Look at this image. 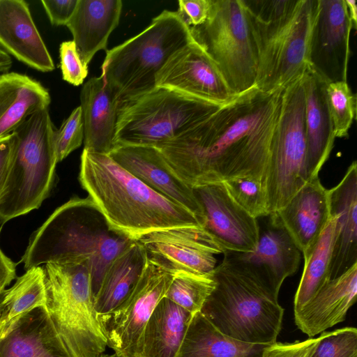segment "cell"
<instances>
[{
  "label": "cell",
  "instance_id": "30bf717a",
  "mask_svg": "<svg viewBox=\"0 0 357 357\" xmlns=\"http://www.w3.org/2000/svg\"><path fill=\"white\" fill-rule=\"evenodd\" d=\"M190 28L236 95L255 86L257 50L243 0H211L206 20Z\"/></svg>",
  "mask_w": 357,
  "mask_h": 357
},
{
  "label": "cell",
  "instance_id": "2e32d148",
  "mask_svg": "<svg viewBox=\"0 0 357 357\" xmlns=\"http://www.w3.org/2000/svg\"><path fill=\"white\" fill-rule=\"evenodd\" d=\"M149 257L174 272L210 273L223 250L202 226L156 231L139 240Z\"/></svg>",
  "mask_w": 357,
  "mask_h": 357
},
{
  "label": "cell",
  "instance_id": "5b68a950",
  "mask_svg": "<svg viewBox=\"0 0 357 357\" xmlns=\"http://www.w3.org/2000/svg\"><path fill=\"white\" fill-rule=\"evenodd\" d=\"M132 241L111 229L89 197H75L56 208L33 234L22 261L27 270L86 259L94 296L110 262Z\"/></svg>",
  "mask_w": 357,
  "mask_h": 357
},
{
  "label": "cell",
  "instance_id": "44dd1931",
  "mask_svg": "<svg viewBox=\"0 0 357 357\" xmlns=\"http://www.w3.org/2000/svg\"><path fill=\"white\" fill-rule=\"evenodd\" d=\"M303 82L306 167L310 180L319 176L333 148L335 136L326 99L328 82L310 66L303 74Z\"/></svg>",
  "mask_w": 357,
  "mask_h": 357
},
{
  "label": "cell",
  "instance_id": "ac0fdd59",
  "mask_svg": "<svg viewBox=\"0 0 357 357\" xmlns=\"http://www.w3.org/2000/svg\"><path fill=\"white\" fill-rule=\"evenodd\" d=\"M0 45L9 55L43 73L54 69L53 59L24 0H0Z\"/></svg>",
  "mask_w": 357,
  "mask_h": 357
},
{
  "label": "cell",
  "instance_id": "277c9868",
  "mask_svg": "<svg viewBox=\"0 0 357 357\" xmlns=\"http://www.w3.org/2000/svg\"><path fill=\"white\" fill-rule=\"evenodd\" d=\"M257 50L255 86L282 90L310 67L312 32L319 0H243Z\"/></svg>",
  "mask_w": 357,
  "mask_h": 357
},
{
  "label": "cell",
  "instance_id": "7bdbcfd3",
  "mask_svg": "<svg viewBox=\"0 0 357 357\" xmlns=\"http://www.w3.org/2000/svg\"><path fill=\"white\" fill-rule=\"evenodd\" d=\"M15 278V264L0 249V287L6 288Z\"/></svg>",
  "mask_w": 357,
  "mask_h": 357
},
{
  "label": "cell",
  "instance_id": "83f0119b",
  "mask_svg": "<svg viewBox=\"0 0 357 357\" xmlns=\"http://www.w3.org/2000/svg\"><path fill=\"white\" fill-rule=\"evenodd\" d=\"M147 256L142 243L135 241L114 258L94 295L98 314L112 311L123 301L137 282Z\"/></svg>",
  "mask_w": 357,
  "mask_h": 357
},
{
  "label": "cell",
  "instance_id": "8fae6325",
  "mask_svg": "<svg viewBox=\"0 0 357 357\" xmlns=\"http://www.w3.org/2000/svg\"><path fill=\"white\" fill-rule=\"evenodd\" d=\"M303 75L282 91L265 190L269 214L284 207L308 181Z\"/></svg>",
  "mask_w": 357,
  "mask_h": 357
},
{
  "label": "cell",
  "instance_id": "d590c367",
  "mask_svg": "<svg viewBox=\"0 0 357 357\" xmlns=\"http://www.w3.org/2000/svg\"><path fill=\"white\" fill-rule=\"evenodd\" d=\"M310 357H357V329L344 327L320 333Z\"/></svg>",
  "mask_w": 357,
  "mask_h": 357
},
{
  "label": "cell",
  "instance_id": "b9f144b4",
  "mask_svg": "<svg viewBox=\"0 0 357 357\" xmlns=\"http://www.w3.org/2000/svg\"><path fill=\"white\" fill-rule=\"evenodd\" d=\"M16 147L14 132L0 138V198L6 186Z\"/></svg>",
  "mask_w": 357,
  "mask_h": 357
},
{
  "label": "cell",
  "instance_id": "603a6c76",
  "mask_svg": "<svg viewBox=\"0 0 357 357\" xmlns=\"http://www.w3.org/2000/svg\"><path fill=\"white\" fill-rule=\"evenodd\" d=\"M268 222L251 252H238L239 257L256 268L280 291L284 280L298 270L301 252L276 213L267 215Z\"/></svg>",
  "mask_w": 357,
  "mask_h": 357
},
{
  "label": "cell",
  "instance_id": "f546056e",
  "mask_svg": "<svg viewBox=\"0 0 357 357\" xmlns=\"http://www.w3.org/2000/svg\"><path fill=\"white\" fill-rule=\"evenodd\" d=\"M193 315L163 298L145 326L141 357H175Z\"/></svg>",
  "mask_w": 357,
  "mask_h": 357
},
{
  "label": "cell",
  "instance_id": "d6a6232c",
  "mask_svg": "<svg viewBox=\"0 0 357 357\" xmlns=\"http://www.w3.org/2000/svg\"><path fill=\"white\" fill-rule=\"evenodd\" d=\"M215 286L213 271L210 273L178 271L165 298L195 314L201 312Z\"/></svg>",
  "mask_w": 357,
  "mask_h": 357
},
{
  "label": "cell",
  "instance_id": "4dcf8cb0",
  "mask_svg": "<svg viewBox=\"0 0 357 357\" xmlns=\"http://www.w3.org/2000/svg\"><path fill=\"white\" fill-rule=\"evenodd\" d=\"M46 308L43 268L35 266L6 289L0 303V338L22 315L37 307Z\"/></svg>",
  "mask_w": 357,
  "mask_h": 357
},
{
  "label": "cell",
  "instance_id": "7c38bea8",
  "mask_svg": "<svg viewBox=\"0 0 357 357\" xmlns=\"http://www.w3.org/2000/svg\"><path fill=\"white\" fill-rule=\"evenodd\" d=\"M175 275L176 272L147 256L137 282L123 301L112 311L98 314L107 347L116 355L141 357L145 326Z\"/></svg>",
  "mask_w": 357,
  "mask_h": 357
},
{
  "label": "cell",
  "instance_id": "836d02e7",
  "mask_svg": "<svg viewBox=\"0 0 357 357\" xmlns=\"http://www.w3.org/2000/svg\"><path fill=\"white\" fill-rule=\"evenodd\" d=\"M326 94L335 138L346 137L356 119V95L347 81L328 83Z\"/></svg>",
  "mask_w": 357,
  "mask_h": 357
},
{
  "label": "cell",
  "instance_id": "8d00e7d4",
  "mask_svg": "<svg viewBox=\"0 0 357 357\" xmlns=\"http://www.w3.org/2000/svg\"><path fill=\"white\" fill-rule=\"evenodd\" d=\"M55 141L58 162L81 146L84 141V124L80 106L74 109L56 130Z\"/></svg>",
  "mask_w": 357,
  "mask_h": 357
},
{
  "label": "cell",
  "instance_id": "4fadbf2b",
  "mask_svg": "<svg viewBox=\"0 0 357 357\" xmlns=\"http://www.w3.org/2000/svg\"><path fill=\"white\" fill-rule=\"evenodd\" d=\"M155 87L222 105L238 96L230 89L215 63L195 40L168 59L155 77Z\"/></svg>",
  "mask_w": 357,
  "mask_h": 357
},
{
  "label": "cell",
  "instance_id": "ab89813d",
  "mask_svg": "<svg viewBox=\"0 0 357 357\" xmlns=\"http://www.w3.org/2000/svg\"><path fill=\"white\" fill-rule=\"evenodd\" d=\"M177 13L190 26L202 24L207 19L211 0H179Z\"/></svg>",
  "mask_w": 357,
  "mask_h": 357
},
{
  "label": "cell",
  "instance_id": "f35d334b",
  "mask_svg": "<svg viewBox=\"0 0 357 357\" xmlns=\"http://www.w3.org/2000/svg\"><path fill=\"white\" fill-rule=\"evenodd\" d=\"M318 342L319 337L291 343L275 342L264 347L261 357H310Z\"/></svg>",
  "mask_w": 357,
  "mask_h": 357
},
{
  "label": "cell",
  "instance_id": "5bb4252c",
  "mask_svg": "<svg viewBox=\"0 0 357 357\" xmlns=\"http://www.w3.org/2000/svg\"><path fill=\"white\" fill-rule=\"evenodd\" d=\"M193 190L203 208L204 227L223 252H253L259 236L257 218L233 199L224 183L202 185Z\"/></svg>",
  "mask_w": 357,
  "mask_h": 357
},
{
  "label": "cell",
  "instance_id": "52a82bcc",
  "mask_svg": "<svg viewBox=\"0 0 357 357\" xmlns=\"http://www.w3.org/2000/svg\"><path fill=\"white\" fill-rule=\"evenodd\" d=\"M46 310L70 357H100L107 340L94 306L89 261L77 259L43 267Z\"/></svg>",
  "mask_w": 357,
  "mask_h": 357
},
{
  "label": "cell",
  "instance_id": "9c48e42d",
  "mask_svg": "<svg viewBox=\"0 0 357 357\" xmlns=\"http://www.w3.org/2000/svg\"><path fill=\"white\" fill-rule=\"evenodd\" d=\"M222 106L169 89L155 87L120 106L115 146H144L158 149Z\"/></svg>",
  "mask_w": 357,
  "mask_h": 357
},
{
  "label": "cell",
  "instance_id": "9a60e30c",
  "mask_svg": "<svg viewBox=\"0 0 357 357\" xmlns=\"http://www.w3.org/2000/svg\"><path fill=\"white\" fill-rule=\"evenodd\" d=\"M352 25L344 0H319L310 66L328 83L347 81Z\"/></svg>",
  "mask_w": 357,
  "mask_h": 357
},
{
  "label": "cell",
  "instance_id": "ee69618b",
  "mask_svg": "<svg viewBox=\"0 0 357 357\" xmlns=\"http://www.w3.org/2000/svg\"><path fill=\"white\" fill-rule=\"evenodd\" d=\"M347 6V10L349 19L352 25V29H356L357 26V6L354 0H344Z\"/></svg>",
  "mask_w": 357,
  "mask_h": 357
},
{
  "label": "cell",
  "instance_id": "7402d4cb",
  "mask_svg": "<svg viewBox=\"0 0 357 357\" xmlns=\"http://www.w3.org/2000/svg\"><path fill=\"white\" fill-rule=\"evenodd\" d=\"M331 214L335 218V236L331 279L357 264V163L354 160L342 180L329 190Z\"/></svg>",
  "mask_w": 357,
  "mask_h": 357
},
{
  "label": "cell",
  "instance_id": "484cf974",
  "mask_svg": "<svg viewBox=\"0 0 357 357\" xmlns=\"http://www.w3.org/2000/svg\"><path fill=\"white\" fill-rule=\"evenodd\" d=\"M0 357H70L45 307L20 317L0 338Z\"/></svg>",
  "mask_w": 357,
  "mask_h": 357
},
{
  "label": "cell",
  "instance_id": "ffe728a7",
  "mask_svg": "<svg viewBox=\"0 0 357 357\" xmlns=\"http://www.w3.org/2000/svg\"><path fill=\"white\" fill-rule=\"evenodd\" d=\"M357 297V264L331 279L305 305L294 310L297 327L309 338L344 321Z\"/></svg>",
  "mask_w": 357,
  "mask_h": 357
},
{
  "label": "cell",
  "instance_id": "4316f807",
  "mask_svg": "<svg viewBox=\"0 0 357 357\" xmlns=\"http://www.w3.org/2000/svg\"><path fill=\"white\" fill-rule=\"evenodd\" d=\"M49 91L38 81L15 72L0 75V138L12 134L30 116L49 108Z\"/></svg>",
  "mask_w": 357,
  "mask_h": 357
},
{
  "label": "cell",
  "instance_id": "74e56055",
  "mask_svg": "<svg viewBox=\"0 0 357 357\" xmlns=\"http://www.w3.org/2000/svg\"><path fill=\"white\" fill-rule=\"evenodd\" d=\"M59 55L63 79L74 86L82 84L88 75V67L82 61L74 42H63Z\"/></svg>",
  "mask_w": 357,
  "mask_h": 357
},
{
  "label": "cell",
  "instance_id": "bcb514c9",
  "mask_svg": "<svg viewBox=\"0 0 357 357\" xmlns=\"http://www.w3.org/2000/svg\"><path fill=\"white\" fill-rule=\"evenodd\" d=\"M6 289V288L0 287V303L1 301V299L3 298V294H4Z\"/></svg>",
  "mask_w": 357,
  "mask_h": 357
},
{
  "label": "cell",
  "instance_id": "f6af8a7d",
  "mask_svg": "<svg viewBox=\"0 0 357 357\" xmlns=\"http://www.w3.org/2000/svg\"><path fill=\"white\" fill-rule=\"evenodd\" d=\"M13 61L10 56L0 48V72L7 73L12 66Z\"/></svg>",
  "mask_w": 357,
  "mask_h": 357
},
{
  "label": "cell",
  "instance_id": "e575fe53",
  "mask_svg": "<svg viewBox=\"0 0 357 357\" xmlns=\"http://www.w3.org/2000/svg\"><path fill=\"white\" fill-rule=\"evenodd\" d=\"M233 199L255 218L268 215V202L263 182L253 177H241L223 183Z\"/></svg>",
  "mask_w": 357,
  "mask_h": 357
},
{
  "label": "cell",
  "instance_id": "cb8c5ba5",
  "mask_svg": "<svg viewBox=\"0 0 357 357\" xmlns=\"http://www.w3.org/2000/svg\"><path fill=\"white\" fill-rule=\"evenodd\" d=\"M84 149L109 154L114 148L119 103L100 77L90 78L80 92Z\"/></svg>",
  "mask_w": 357,
  "mask_h": 357
},
{
  "label": "cell",
  "instance_id": "f1b7e54d",
  "mask_svg": "<svg viewBox=\"0 0 357 357\" xmlns=\"http://www.w3.org/2000/svg\"><path fill=\"white\" fill-rule=\"evenodd\" d=\"M265 346L226 335L199 312L193 315L175 357H261Z\"/></svg>",
  "mask_w": 357,
  "mask_h": 357
},
{
  "label": "cell",
  "instance_id": "d4e9b609",
  "mask_svg": "<svg viewBox=\"0 0 357 357\" xmlns=\"http://www.w3.org/2000/svg\"><path fill=\"white\" fill-rule=\"evenodd\" d=\"M122 8L121 0H78L66 26L86 67L96 52L107 50L109 37L119 25Z\"/></svg>",
  "mask_w": 357,
  "mask_h": 357
},
{
  "label": "cell",
  "instance_id": "3957f363",
  "mask_svg": "<svg viewBox=\"0 0 357 357\" xmlns=\"http://www.w3.org/2000/svg\"><path fill=\"white\" fill-rule=\"evenodd\" d=\"M223 254L213 271L215 288L201 312L233 339L264 345L275 342L284 312L278 303L279 292L238 252Z\"/></svg>",
  "mask_w": 357,
  "mask_h": 357
},
{
  "label": "cell",
  "instance_id": "60d3db41",
  "mask_svg": "<svg viewBox=\"0 0 357 357\" xmlns=\"http://www.w3.org/2000/svg\"><path fill=\"white\" fill-rule=\"evenodd\" d=\"M41 3L52 25L66 26L75 10L78 0H43Z\"/></svg>",
  "mask_w": 357,
  "mask_h": 357
},
{
  "label": "cell",
  "instance_id": "7a4b0ae2",
  "mask_svg": "<svg viewBox=\"0 0 357 357\" xmlns=\"http://www.w3.org/2000/svg\"><path fill=\"white\" fill-rule=\"evenodd\" d=\"M79 181L108 225L131 240L166 229L202 226L190 211L150 188L108 154L83 149Z\"/></svg>",
  "mask_w": 357,
  "mask_h": 357
},
{
  "label": "cell",
  "instance_id": "6da1fadb",
  "mask_svg": "<svg viewBox=\"0 0 357 357\" xmlns=\"http://www.w3.org/2000/svg\"><path fill=\"white\" fill-rule=\"evenodd\" d=\"M282 91L254 86L158 149L192 188L241 177L265 186Z\"/></svg>",
  "mask_w": 357,
  "mask_h": 357
},
{
  "label": "cell",
  "instance_id": "1f68e13d",
  "mask_svg": "<svg viewBox=\"0 0 357 357\" xmlns=\"http://www.w3.org/2000/svg\"><path fill=\"white\" fill-rule=\"evenodd\" d=\"M335 236V218L330 220L319 238L303 255L304 268L295 294L294 310L305 305L331 280V264Z\"/></svg>",
  "mask_w": 357,
  "mask_h": 357
},
{
  "label": "cell",
  "instance_id": "8992f818",
  "mask_svg": "<svg viewBox=\"0 0 357 357\" xmlns=\"http://www.w3.org/2000/svg\"><path fill=\"white\" fill-rule=\"evenodd\" d=\"M177 11L164 10L142 31L106 51L100 77L119 107L155 88V77L168 59L193 41Z\"/></svg>",
  "mask_w": 357,
  "mask_h": 357
},
{
  "label": "cell",
  "instance_id": "7dc6e473",
  "mask_svg": "<svg viewBox=\"0 0 357 357\" xmlns=\"http://www.w3.org/2000/svg\"><path fill=\"white\" fill-rule=\"evenodd\" d=\"M100 357H120L117 355H116L115 354H102Z\"/></svg>",
  "mask_w": 357,
  "mask_h": 357
},
{
  "label": "cell",
  "instance_id": "d6986e66",
  "mask_svg": "<svg viewBox=\"0 0 357 357\" xmlns=\"http://www.w3.org/2000/svg\"><path fill=\"white\" fill-rule=\"evenodd\" d=\"M275 213L303 256L330 220L329 190L324 187L319 176L312 178Z\"/></svg>",
  "mask_w": 357,
  "mask_h": 357
},
{
  "label": "cell",
  "instance_id": "ba28073f",
  "mask_svg": "<svg viewBox=\"0 0 357 357\" xmlns=\"http://www.w3.org/2000/svg\"><path fill=\"white\" fill-rule=\"evenodd\" d=\"M56 130L46 108L33 114L13 132L16 147L0 198L3 222L38 208L49 195L58 162Z\"/></svg>",
  "mask_w": 357,
  "mask_h": 357
},
{
  "label": "cell",
  "instance_id": "e0dca14e",
  "mask_svg": "<svg viewBox=\"0 0 357 357\" xmlns=\"http://www.w3.org/2000/svg\"><path fill=\"white\" fill-rule=\"evenodd\" d=\"M108 155L150 188L193 213L204 227L203 208L193 188L174 174L158 148L117 146Z\"/></svg>",
  "mask_w": 357,
  "mask_h": 357
}]
</instances>
